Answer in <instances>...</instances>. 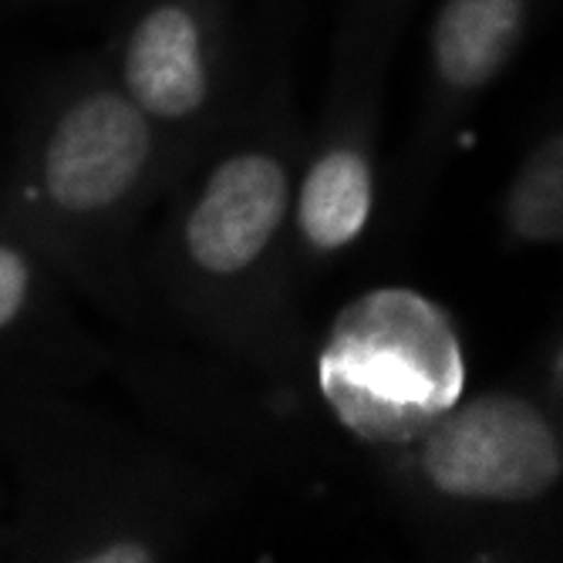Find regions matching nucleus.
I'll return each mask as SVG.
<instances>
[{
  "label": "nucleus",
  "mask_w": 563,
  "mask_h": 563,
  "mask_svg": "<svg viewBox=\"0 0 563 563\" xmlns=\"http://www.w3.org/2000/svg\"><path fill=\"white\" fill-rule=\"evenodd\" d=\"M307 148L284 115L223 125L183 173L163 236V287L186 331L230 365L297 382V196Z\"/></svg>",
  "instance_id": "obj_1"
},
{
  "label": "nucleus",
  "mask_w": 563,
  "mask_h": 563,
  "mask_svg": "<svg viewBox=\"0 0 563 563\" xmlns=\"http://www.w3.org/2000/svg\"><path fill=\"white\" fill-rule=\"evenodd\" d=\"M463 347L432 300L372 290L338 318L318 388L338 422L375 445H412L463 395Z\"/></svg>",
  "instance_id": "obj_2"
},
{
  "label": "nucleus",
  "mask_w": 563,
  "mask_h": 563,
  "mask_svg": "<svg viewBox=\"0 0 563 563\" xmlns=\"http://www.w3.org/2000/svg\"><path fill=\"white\" fill-rule=\"evenodd\" d=\"M186 169L179 145L125 91L98 88L47 129L31 196L65 220H115L176 186Z\"/></svg>",
  "instance_id": "obj_3"
},
{
  "label": "nucleus",
  "mask_w": 563,
  "mask_h": 563,
  "mask_svg": "<svg viewBox=\"0 0 563 563\" xmlns=\"http://www.w3.org/2000/svg\"><path fill=\"white\" fill-rule=\"evenodd\" d=\"M412 445L429 489L452 503L523 506L563 479V435L543 408L517 391L455 401Z\"/></svg>",
  "instance_id": "obj_4"
},
{
  "label": "nucleus",
  "mask_w": 563,
  "mask_h": 563,
  "mask_svg": "<svg viewBox=\"0 0 563 563\" xmlns=\"http://www.w3.org/2000/svg\"><path fill=\"white\" fill-rule=\"evenodd\" d=\"M122 81V91L179 145L189 166L227 125L210 27L186 0H163L135 21Z\"/></svg>",
  "instance_id": "obj_5"
},
{
  "label": "nucleus",
  "mask_w": 563,
  "mask_h": 563,
  "mask_svg": "<svg viewBox=\"0 0 563 563\" xmlns=\"http://www.w3.org/2000/svg\"><path fill=\"white\" fill-rule=\"evenodd\" d=\"M527 0H445L432 31V62L445 91L476 95L514 58Z\"/></svg>",
  "instance_id": "obj_6"
},
{
  "label": "nucleus",
  "mask_w": 563,
  "mask_h": 563,
  "mask_svg": "<svg viewBox=\"0 0 563 563\" xmlns=\"http://www.w3.org/2000/svg\"><path fill=\"white\" fill-rule=\"evenodd\" d=\"M506 233L530 243H563V129L547 132L520 163L503 196Z\"/></svg>",
  "instance_id": "obj_7"
},
{
  "label": "nucleus",
  "mask_w": 563,
  "mask_h": 563,
  "mask_svg": "<svg viewBox=\"0 0 563 563\" xmlns=\"http://www.w3.org/2000/svg\"><path fill=\"white\" fill-rule=\"evenodd\" d=\"M34 290V267L27 253L0 240V334H8L31 303Z\"/></svg>",
  "instance_id": "obj_8"
},
{
  "label": "nucleus",
  "mask_w": 563,
  "mask_h": 563,
  "mask_svg": "<svg viewBox=\"0 0 563 563\" xmlns=\"http://www.w3.org/2000/svg\"><path fill=\"white\" fill-rule=\"evenodd\" d=\"M550 382H553V391H556V398L563 401V338L556 341V347H553V357H550Z\"/></svg>",
  "instance_id": "obj_9"
}]
</instances>
